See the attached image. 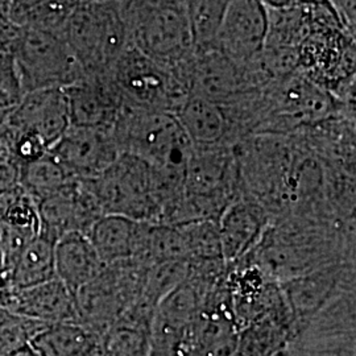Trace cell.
Returning <instances> with one entry per match:
<instances>
[{
    "mask_svg": "<svg viewBox=\"0 0 356 356\" xmlns=\"http://www.w3.org/2000/svg\"><path fill=\"white\" fill-rule=\"evenodd\" d=\"M191 60L193 56L177 65L163 64L128 45L110 76L124 104L176 114L191 95Z\"/></svg>",
    "mask_w": 356,
    "mask_h": 356,
    "instance_id": "cell-1",
    "label": "cell"
},
{
    "mask_svg": "<svg viewBox=\"0 0 356 356\" xmlns=\"http://www.w3.org/2000/svg\"><path fill=\"white\" fill-rule=\"evenodd\" d=\"M123 11L131 47L166 65L193 56L195 48L184 0H128Z\"/></svg>",
    "mask_w": 356,
    "mask_h": 356,
    "instance_id": "cell-2",
    "label": "cell"
},
{
    "mask_svg": "<svg viewBox=\"0 0 356 356\" xmlns=\"http://www.w3.org/2000/svg\"><path fill=\"white\" fill-rule=\"evenodd\" d=\"M337 114L354 115L300 72L263 90L261 116L254 135H292Z\"/></svg>",
    "mask_w": 356,
    "mask_h": 356,
    "instance_id": "cell-3",
    "label": "cell"
},
{
    "mask_svg": "<svg viewBox=\"0 0 356 356\" xmlns=\"http://www.w3.org/2000/svg\"><path fill=\"white\" fill-rule=\"evenodd\" d=\"M64 38L85 74L107 73L129 45L123 4L89 0L76 4Z\"/></svg>",
    "mask_w": 356,
    "mask_h": 356,
    "instance_id": "cell-4",
    "label": "cell"
},
{
    "mask_svg": "<svg viewBox=\"0 0 356 356\" xmlns=\"http://www.w3.org/2000/svg\"><path fill=\"white\" fill-rule=\"evenodd\" d=\"M111 131L120 153L152 168L185 169L193 145L176 115L123 104Z\"/></svg>",
    "mask_w": 356,
    "mask_h": 356,
    "instance_id": "cell-5",
    "label": "cell"
},
{
    "mask_svg": "<svg viewBox=\"0 0 356 356\" xmlns=\"http://www.w3.org/2000/svg\"><path fill=\"white\" fill-rule=\"evenodd\" d=\"M6 53L13 56L24 94L65 89L85 76L63 35L17 26Z\"/></svg>",
    "mask_w": 356,
    "mask_h": 356,
    "instance_id": "cell-6",
    "label": "cell"
},
{
    "mask_svg": "<svg viewBox=\"0 0 356 356\" xmlns=\"http://www.w3.org/2000/svg\"><path fill=\"white\" fill-rule=\"evenodd\" d=\"M103 216H127L159 223V206L152 186V169L136 156L120 153L97 177L86 178Z\"/></svg>",
    "mask_w": 356,
    "mask_h": 356,
    "instance_id": "cell-7",
    "label": "cell"
},
{
    "mask_svg": "<svg viewBox=\"0 0 356 356\" xmlns=\"http://www.w3.org/2000/svg\"><path fill=\"white\" fill-rule=\"evenodd\" d=\"M147 268L136 260L106 266L94 280L76 293L78 322L103 337L140 298Z\"/></svg>",
    "mask_w": 356,
    "mask_h": 356,
    "instance_id": "cell-8",
    "label": "cell"
},
{
    "mask_svg": "<svg viewBox=\"0 0 356 356\" xmlns=\"http://www.w3.org/2000/svg\"><path fill=\"white\" fill-rule=\"evenodd\" d=\"M354 268L351 261L334 263L281 281V289L292 313L297 334L338 293L355 286Z\"/></svg>",
    "mask_w": 356,
    "mask_h": 356,
    "instance_id": "cell-9",
    "label": "cell"
},
{
    "mask_svg": "<svg viewBox=\"0 0 356 356\" xmlns=\"http://www.w3.org/2000/svg\"><path fill=\"white\" fill-rule=\"evenodd\" d=\"M41 234L53 242L70 232L88 234L103 216L86 179L74 178L38 204Z\"/></svg>",
    "mask_w": 356,
    "mask_h": 356,
    "instance_id": "cell-10",
    "label": "cell"
},
{
    "mask_svg": "<svg viewBox=\"0 0 356 356\" xmlns=\"http://www.w3.org/2000/svg\"><path fill=\"white\" fill-rule=\"evenodd\" d=\"M49 152L72 177H97L114 163L120 151L111 128L70 126Z\"/></svg>",
    "mask_w": 356,
    "mask_h": 356,
    "instance_id": "cell-11",
    "label": "cell"
},
{
    "mask_svg": "<svg viewBox=\"0 0 356 356\" xmlns=\"http://www.w3.org/2000/svg\"><path fill=\"white\" fill-rule=\"evenodd\" d=\"M191 95L226 106L256 90L251 88L242 63L216 47L195 49L191 60Z\"/></svg>",
    "mask_w": 356,
    "mask_h": 356,
    "instance_id": "cell-12",
    "label": "cell"
},
{
    "mask_svg": "<svg viewBox=\"0 0 356 356\" xmlns=\"http://www.w3.org/2000/svg\"><path fill=\"white\" fill-rule=\"evenodd\" d=\"M7 126L13 134L36 135L51 149L72 126L65 89L26 92L11 111Z\"/></svg>",
    "mask_w": 356,
    "mask_h": 356,
    "instance_id": "cell-13",
    "label": "cell"
},
{
    "mask_svg": "<svg viewBox=\"0 0 356 356\" xmlns=\"http://www.w3.org/2000/svg\"><path fill=\"white\" fill-rule=\"evenodd\" d=\"M272 216L248 193H242L225 209L218 220L222 256L229 267L251 254L261 242Z\"/></svg>",
    "mask_w": 356,
    "mask_h": 356,
    "instance_id": "cell-14",
    "label": "cell"
},
{
    "mask_svg": "<svg viewBox=\"0 0 356 356\" xmlns=\"http://www.w3.org/2000/svg\"><path fill=\"white\" fill-rule=\"evenodd\" d=\"M0 309L45 325L78 322L76 294L57 279L26 288H1Z\"/></svg>",
    "mask_w": 356,
    "mask_h": 356,
    "instance_id": "cell-15",
    "label": "cell"
},
{
    "mask_svg": "<svg viewBox=\"0 0 356 356\" xmlns=\"http://www.w3.org/2000/svg\"><path fill=\"white\" fill-rule=\"evenodd\" d=\"M267 29V7L261 0H231L214 47L243 63L263 51Z\"/></svg>",
    "mask_w": 356,
    "mask_h": 356,
    "instance_id": "cell-16",
    "label": "cell"
},
{
    "mask_svg": "<svg viewBox=\"0 0 356 356\" xmlns=\"http://www.w3.org/2000/svg\"><path fill=\"white\" fill-rule=\"evenodd\" d=\"M65 92L70 124L78 127L113 128L124 104L110 72L85 74Z\"/></svg>",
    "mask_w": 356,
    "mask_h": 356,
    "instance_id": "cell-17",
    "label": "cell"
},
{
    "mask_svg": "<svg viewBox=\"0 0 356 356\" xmlns=\"http://www.w3.org/2000/svg\"><path fill=\"white\" fill-rule=\"evenodd\" d=\"M151 223L106 214L91 226L88 236L106 266L126 260L139 261Z\"/></svg>",
    "mask_w": 356,
    "mask_h": 356,
    "instance_id": "cell-18",
    "label": "cell"
},
{
    "mask_svg": "<svg viewBox=\"0 0 356 356\" xmlns=\"http://www.w3.org/2000/svg\"><path fill=\"white\" fill-rule=\"evenodd\" d=\"M296 335V323L285 300L239 330L235 355H277L292 343Z\"/></svg>",
    "mask_w": 356,
    "mask_h": 356,
    "instance_id": "cell-19",
    "label": "cell"
},
{
    "mask_svg": "<svg viewBox=\"0 0 356 356\" xmlns=\"http://www.w3.org/2000/svg\"><path fill=\"white\" fill-rule=\"evenodd\" d=\"M104 267L88 234L70 232L54 243L56 279L74 294L94 280Z\"/></svg>",
    "mask_w": 356,
    "mask_h": 356,
    "instance_id": "cell-20",
    "label": "cell"
},
{
    "mask_svg": "<svg viewBox=\"0 0 356 356\" xmlns=\"http://www.w3.org/2000/svg\"><path fill=\"white\" fill-rule=\"evenodd\" d=\"M175 115L191 145L209 147L225 144L235 147L229 116L223 106L191 95Z\"/></svg>",
    "mask_w": 356,
    "mask_h": 356,
    "instance_id": "cell-21",
    "label": "cell"
},
{
    "mask_svg": "<svg viewBox=\"0 0 356 356\" xmlns=\"http://www.w3.org/2000/svg\"><path fill=\"white\" fill-rule=\"evenodd\" d=\"M31 346L38 356H104L102 335L76 322L47 325Z\"/></svg>",
    "mask_w": 356,
    "mask_h": 356,
    "instance_id": "cell-22",
    "label": "cell"
},
{
    "mask_svg": "<svg viewBox=\"0 0 356 356\" xmlns=\"http://www.w3.org/2000/svg\"><path fill=\"white\" fill-rule=\"evenodd\" d=\"M54 243L41 232L31 239L1 276V288H26L56 279Z\"/></svg>",
    "mask_w": 356,
    "mask_h": 356,
    "instance_id": "cell-23",
    "label": "cell"
},
{
    "mask_svg": "<svg viewBox=\"0 0 356 356\" xmlns=\"http://www.w3.org/2000/svg\"><path fill=\"white\" fill-rule=\"evenodd\" d=\"M268 29L264 48L297 49L313 26V4L267 8Z\"/></svg>",
    "mask_w": 356,
    "mask_h": 356,
    "instance_id": "cell-24",
    "label": "cell"
},
{
    "mask_svg": "<svg viewBox=\"0 0 356 356\" xmlns=\"http://www.w3.org/2000/svg\"><path fill=\"white\" fill-rule=\"evenodd\" d=\"M72 179L74 177L49 151L19 166V186L38 204L63 189Z\"/></svg>",
    "mask_w": 356,
    "mask_h": 356,
    "instance_id": "cell-25",
    "label": "cell"
},
{
    "mask_svg": "<svg viewBox=\"0 0 356 356\" xmlns=\"http://www.w3.org/2000/svg\"><path fill=\"white\" fill-rule=\"evenodd\" d=\"M195 49L216 45V36L231 0H184Z\"/></svg>",
    "mask_w": 356,
    "mask_h": 356,
    "instance_id": "cell-26",
    "label": "cell"
},
{
    "mask_svg": "<svg viewBox=\"0 0 356 356\" xmlns=\"http://www.w3.org/2000/svg\"><path fill=\"white\" fill-rule=\"evenodd\" d=\"M177 227L185 245L188 263L225 261L222 256L218 222L194 220L179 225Z\"/></svg>",
    "mask_w": 356,
    "mask_h": 356,
    "instance_id": "cell-27",
    "label": "cell"
},
{
    "mask_svg": "<svg viewBox=\"0 0 356 356\" xmlns=\"http://www.w3.org/2000/svg\"><path fill=\"white\" fill-rule=\"evenodd\" d=\"M189 273L188 261H166L147 268L140 298L143 302L156 307L159 302L185 281Z\"/></svg>",
    "mask_w": 356,
    "mask_h": 356,
    "instance_id": "cell-28",
    "label": "cell"
},
{
    "mask_svg": "<svg viewBox=\"0 0 356 356\" xmlns=\"http://www.w3.org/2000/svg\"><path fill=\"white\" fill-rule=\"evenodd\" d=\"M78 0H44L38 7L26 13L19 26L64 36L65 26Z\"/></svg>",
    "mask_w": 356,
    "mask_h": 356,
    "instance_id": "cell-29",
    "label": "cell"
},
{
    "mask_svg": "<svg viewBox=\"0 0 356 356\" xmlns=\"http://www.w3.org/2000/svg\"><path fill=\"white\" fill-rule=\"evenodd\" d=\"M47 325L0 309V356L32 342Z\"/></svg>",
    "mask_w": 356,
    "mask_h": 356,
    "instance_id": "cell-30",
    "label": "cell"
},
{
    "mask_svg": "<svg viewBox=\"0 0 356 356\" xmlns=\"http://www.w3.org/2000/svg\"><path fill=\"white\" fill-rule=\"evenodd\" d=\"M24 92L13 56L0 51V126L7 122L13 108L22 101Z\"/></svg>",
    "mask_w": 356,
    "mask_h": 356,
    "instance_id": "cell-31",
    "label": "cell"
},
{
    "mask_svg": "<svg viewBox=\"0 0 356 356\" xmlns=\"http://www.w3.org/2000/svg\"><path fill=\"white\" fill-rule=\"evenodd\" d=\"M42 1L44 0H13L10 13H8L10 22L15 26H20L26 13L33 10L35 7H38V4H41Z\"/></svg>",
    "mask_w": 356,
    "mask_h": 356,
    "instance_id": "cell-32",
    "label": "cell"
},
{
    "mask_svg": "<svg viewBox=\"0 0 356 356\" xmlns=\"http://www.w3.org/2000/svg\"><path fill=\"white\" fill-rule=\"evenodd\" d=\"M11 3H13V0H0V26L11 23L8 19Z\"/></svg>",
    "mask_w": 356,
    "mask_h": 356,
    "instance_id": "cell-33",
    "label": "cell"
},
{
    "mask_svg": "<svg viewBox=\"0 0 356 356\" xmlns=\"http://www.w3.org/2000/svg\"><path fill=\"white\" fill-rule=\"evenodd\" d=\"M3 356H38V353L32 348V346L31 344H28V346H24V347H22V348H17V350H15L13 353H10V354H6V355Z\"/></svg>",
    "mask_w": 356,
    "mask_h": 356,
    "instance_id": "cell-34",
    "label": "cell"
},
{
    "mask_svg": "<svg viewBox=\"0 0 356 356\" xmlns=\"http://www.w3.org/2000/svg\"><path fill=\"white\" fill-rule=\"evenodd\" d=\"M275 356H289V355H288V353H286V348H285V350H284V351H281V353H279V354H277V355H275Z\"/></svg>",
    "mask_w": 356,
    "mask_h": 356,
    "instance_id": "cell-35",
    "label": "cell"
},
{
    "mask_svg": "<svg viewBox=\"0 0 356 356\" xmlns=\"http://www.w3.org/2000/svg\"><path fill=\"white\" fill-rule=\"evenodd\" d=\"M111 1H118V3H122V4H126L128 0H111Z\"/></svg>",
    "mask_w": 356,
    "mask_h": 356,
    "instance_id": "cell-36",
    "label": "cell"
},
{
    "mask_svg": "<svg viewBox=\"0 0 356 356\" xmlns=\"http://www.w3.org/2000/svg\"><path fill=\"white\" fill-rule=\"evenodd\" d=\"M0 279H1V261H0Z\"/></svg>",
    "mask_w": 356,
    "mask_h": 356,
    "instance_id": "cell-37",
    "label": "cell"
},
{
    "mask_svg": "<svg viewBox=\"0 0 356 356\" xmlns=\"http://www.w3.org/2000/svg\"><path fill=\"white\" fill-rule=\"evenodd\" d=\"M81 1H89V0H78V3H81Z\"/></svg>",
    "mask_w": 356,
    "mask_h": 356,
    "instance_id": "cell-38",
    "label": "cell"
},
{
    "mask_svg": "<svg viewBox=\"0 0 356 356\" xmlns=\"http://www.w3.org/2000/svg\"><path fill=\"white\" fill-rule=\"evenodd\" d=\"M234 356H236V355H234Z\"/></svg>",
    "mask_w": 356,
    "mask_h": 356,
    "instance_id": "cell-39",
    "label": "cell"
}]
</instances>
